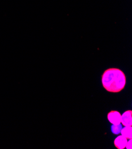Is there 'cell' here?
I'll list each match as a JSON object with an SVG mask.
<instances>
[{
  "mask_svg": "<svg viewBox=\"0 0 132 149\" xmlns=\"http://www.w3.org/2000/svg\"><path fill=\"white\" fill-rule=\"evenodd\" d=\"M102 86L107 92L118 93L123 90L126 78L124 72L119 68H111L106 70L102 75Z\"/></svg>",
  "mask_w": 132,
  "mask_h": 149,
  "instance_id": "6da1fadb",
  "label": "cell"
},
{
  "mask_svg": "<svg viewBox=\"0 0 132 149\" xmlns=\"http://www.w3.org/2000/svg\"><path fill=\"white\" fill-rule=\"evenodd\" d=\"M121 114L116 111H111L107 115L108 120L113 125H118L121 123Z\"/></svg>",
  "mask_w": 132,
  "mask_h": 149,
  "instance_id": "7a4b0ae2",
  "label": "cell"
},
{
  "mask_svg": "<svg viewBox=\"0 0 132 149\" xmlns=\"http://www.w3.org/2000/svg\"><path fill=\"white\" fill-rule=\"evenodd\" d=\"M121 123L123 125L131 126L132 125V111L128 110L123 113L121 116Z\"/></svg>",
  "mask_w": 132,
  "mask_h": 149,
  "instance_id": "3957f363",
  "label": "cell"
},
{
  "mask_svg": "<svg viewBox=\"0 0 132 149\" xmlns=\"http://www.w3.org/2000/svg\"><path fill=\"white\" fill-rule=\"evenodd\" d=\"M127 143V139L122 135L117 137L116 139H115L114 141V144L115 147L118 149H124V148H126Z\"/></svg>",
  "mask_w": 132,
  "mask_h": 149,
  "instance_id": "277c9868",
  "label": "cell"
},
{
  "mask_svg": "<svg viewBox=\"0 0 132 149\" xmlns=\"http://www.w3.org/2000/svg\"><path fill=\"white\" fill-rule=\"evenodd\" d=\"M120 132L122 135L127 139H132V128L131 126H126L122 128Z\"/></svg>",
  "mask_w": 132,
  "mask_h": 149,
  "instance_id": "5b68a950",
  "label": "cell"
},
{
  "mask_svg": "<svg viewBox=\"0 0 132 149\" xmlns=\"http://www.w3.org/2000/svg\"><path fill=\"white\" fill-rule=\"evenodd\" d=\"M122 130V126L120 124L113 125L111 127V131L115 134H119Z\"/></svg>",
  "mask_w": 132,
  "mask_h": 149,
  "instance_id": "8992f818",
  "label": "cell"
},
{
  "mask_svg": "<svg viewBox=\"0 0 132 149\" xmlns=\"http://www.w3.org/2000/svg\"><path fill=\"white\" fill-rule=\"evenodd\" d=\"M132 140L131 139H130V140L129 141V142L127 141L126 146V148L127 149H131L132 148Z\"/></svg>",
  "mask_w": 132,
  "mask_h": 149,
  "instance_id": "52a82bcc",
  "label": "cell"
}]
</instances>
